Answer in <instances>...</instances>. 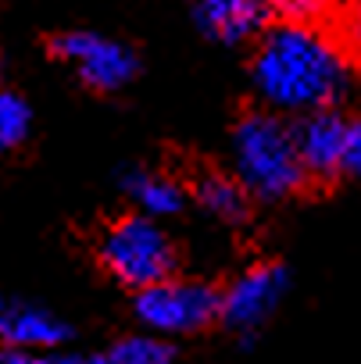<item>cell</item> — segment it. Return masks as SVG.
<instances>
[{
	"label": "cell",
	"instance_id": "ac0fdd59",
	"mask_svg": "<svg viewBox=\"0 0 361 364\" xmlns=\"http://www.w3.org/2000/svg\"><path fill=\"white\" fill-rule=\"evenodd\" d=\"M83 364H115L111 357H108V350L104 353H93V357H83Z\"/></svg>",
	"mask_w": 361,
	"mask_h": 364
},
{
	"label": "cell",
	"instance_id": "6da1fadb",
	"mask_svg": "<svg viewBox=\"0 0 361 364\" xmlns=\"http://www.w3.org/2000/svg\"><path fill=\"white\" fill-rule=\"evenodd\" d=\"M251 82L265 107L279 114H304L336 107L354 86V61L340 40L318 26L276 22L261 29L251 58Z\"/></svg>",
	"mask_w": 361,
	"mask_h": 364
},
{
	"label": "cell",
	"instance_id": "9a60e30c",
	"mask_svg": "<svg viewBox=\"0 0 361 364\" xmlns=\"http://www.w3.org/2000/svg\"><path fill=\"white\" fill-rule=\"evenodd\" d=\"M340 43L350 54V61L361 65V0L340 4Z\"/></svg>",
	"mask_w": 361,
	"mask_h": 364
},
{
	"label": "cell",
	"instance_id": "9c48e42d",
	"mask_svg": "<svg viewBox=\"0 0 361 364\" xmlns=\"http://www.w3.org/2000/svg\"><path fill=\"white\" fill-rule=\"evenodd\" d=\"M72 336L68 321L54 311L19 300V296H0V343L19 346V350H58Z\"/></svg>",
	"mask_w": 361,
	"mask_h": 364
},
{
	"label": "cell",
	"instance_id": "8fae6325",
	"mask_svg": "<svg viewBox=\"0 0 361 364\" xmlns=\"http://www.w3.org/2000/svg\"><path fill=\"white\" fill-rule=\"evenodd\" d=\"M190 197L208 211L211 218L226 225H244L251 218V193L244 190V182L226 171H201L190 186Z\"/></svg>",
	"mask_w": 361,
	"mask_h": 364
},
{
	"label": "cell",
	"instance_id": "e0dca14e",
	"mask_svg": "<svg viewBox=\"0 0 361 364\" xmlns=\"http://www.w3.org/2000/svg\"><path fill=\"white\" fill-rule=\"evenodd\" d=\"M343 175L361 178V114L347 118V146H343Z\"/></svg>",
	"mask_w": 361,
	"mask_h": 364
},
{
	"label": "cell",
	"instance_id": "7c38bea8",
	"mask_svg": "<svg viewBox=\"0 0 361 364\" xmlns=\"http://www.w3.org/2000/svg\"><path fill=\"white\" fill-rule=\"evenodd\" d=\"M108 357L115 364H172L175 360V346L164 336H157V332H143V336L118 339L108 350Z\"/></svg>",
	"mask_w": 361,
	"mask_h": 364
},
{
	"label": "cell",
	"instance_id": "2e32d148",
	"mask_svg": "<svg viewBox=\"0 0 361 364\" xmlns=\"http://www.w3.org/2000/svg\"><path fill=\"white\" fill-rule=\"evenodd\" d=\"M0 364H83V353H36L0 343Z\"/></svg>",
	"mask_w": 361,
	"mask_h": 364
},
{
	"label": "cell",
	"instance_id": "4fadbf2b",
	"mask_svg": "<svg viewBox=\"0 0 361 364\" xmlns=\"http://www.w3.org/2000/svg\"><path fill=\"white\" fill-rule=\"evenodd\" d=\"M33 111L15 90H0V154L19 150L29 139Z\"/></svg>",
	"mask_w": 361,
	"mask_h": 364
},
{
	"label": "cell",
	"instance_id": "ba28073f",
	"mask_svg": "<svg viewBox=\"0 0 361 364\" xmlns=\"http://www.w3.org/2000/svg\"><path fill=\"white\" fill-rule=\"evenodd\" d=\"M190 18L211 43L240 47L261 36L268 22L265 0H190Z\"/></svg>",
	"mask_w": 361,
	"mask_h": 364
},
{
	"label": "cell",
	"instance_id": "30bf717a",
	"mask_svg": "<svg viewBox=\"0 0 361 364\" xmlns=\"http://www.w3.org/2000/svg\"><path fill=\"white\" fill-rule=\"evenodd\" d=\"M118 186L125 190V197L140 208V215H150V218H172L187 208V190L183 182H175L172 175H161V171H150V168H125Z\"/></svg>",
	"mask_w": 361,
	"mask_h": 364
},
{
	"label": "cell",
	"instance_id": "5b68a950",
	"mask_svg": "<svg viewBox=\"0 0 361 364\" xmlns=\"http://www.w3.org/2000/svg\"><path fill=\"white\" fill-rule=\"evenodd\" d=\"M47 47H51L54 61L72 68V75L93 93H118L140 72L136 50L129 43H122V40L104 36V33L68 29V33L51 36Z\"/></svg>",
	"mask_w": 361,
	"mask_h": 364
},
{
	"label": "cell",
	"instance_id": "5bb4252c",
	"mask_svg": "<svg viewBox=\"0 0 361 364\" xmlns=\"http://www.w3.org/2000/svg\"><path fill=\"white\" fill-rule=\"evenodd\" d=\"M268 18L293 26H318L336 11V0H265Z\"/></svg>",
	"mask_w": 361,
	"mask_h": 364
},
{
	"label": "cell",
	"instance_id": "52a82bcc",
	"mask_svg": "<svg viewBox=\"0 0 361 364\" xmlns=\"http://www.w3.org/2000/svg\"><path fill=\"white\" fill-rule=\"evenodd\" d=\"M297 157L308 178L333 182L343 175V146H347V114L340 107H315L297 114L293 122Z\"/></svg>",
	"mask_w": 361,
	"mask_h": 364
},
{
	"label": "cell",
	"instance_id": "7a4b0ae2",
	"mask_svg": "<svg viewBox=\"0 0 361 364\" xmlns=\"http://www.w3.org/2000/svg\"><path fill=\"white\" fill-rule=\"evenodd\" d=\"M233 161H236V178L244 182L251 200L283 204L308 186V175L293 143V122H286L272 107L247 111L236 122Z\"/></svg>",
	"mask_w": 361,
	"mask_h": 364
},
{
	"label": "cell",
	"instance_id": "8992f818",
	"mask_svg": "<svg viewBox=\"0 0 361 364\" xmlns=\"http://www.w3.org/2000/svg\"><path fill=\"white\" fill-rule=\"evenodd\" d=\"M286 293H290V268L279 261H261L222 289L219 321L240 336V346H254L258 332L272 321Z\"/></svg>",
	"mask_w": 361,
	"mask_h": 364
},
{
	"label": "cell",
	"instance_id": "277c9868",
	"mask_svg": "<svg viewBox=\"0 0 361 364\" xmlns=\"http://www.w3.org/2000/svg\"><path fill=\"white\" fill-rule=\"evenodd\" d=\"M219 300H222V289H215L208 282L168 275L154 286L136 289L132 314L147 332H157L164 339L194 336V332L208 328L211 321H219Z\"/></svg>",
	"mask_w": 361,
	"mask_h": 364
},
{
	"label": "cell",
	"instance_id": "3957f363",
	"mask_svg": "<svg viewBox=\"0 0 361 364\" xmlns=\"http://www.w3.org/2000/svg\"><path fill=\"white\" fill-rule=\"evenodd\" d=\"M100 264L108 268L111 279H118L129 289L154 286L168 275H175L179 254L168 232L161 229L157 218L150 215H122L115 218L97 247Z\"/></svg>",
	"mask_w": 361,
	"mask_h": 364
}]
</instances>
